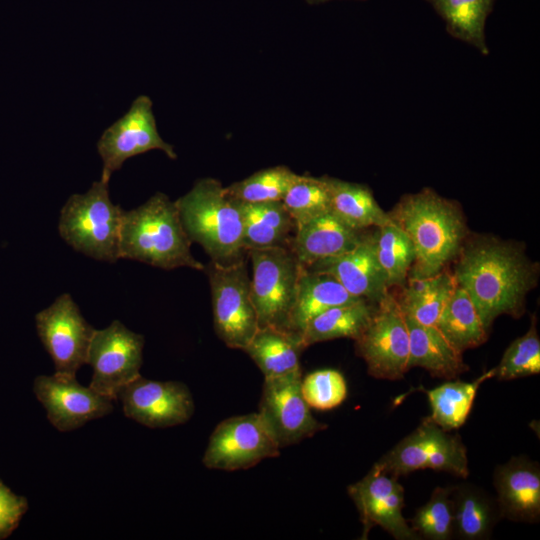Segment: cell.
I'll return each mask as SVG.
<instances>
[{
  "instance_id": "19",
  "label": "cell",
  "mask_w": 540,
  "mask_h": 540,
  "mask_svg": "<svg viewBox=\"0 0 540 540\" xmlns=\"http://www.w3.org/2000/svg\"><path fill=\"white\" fill-rule=\"evenodd\" d=\"M500 518L535 523L540 519V467L526 456L511 457L494 472Z\"/></svg>"
},
{
  "instance_id": "37",
  "label": "cell",
  "mask_w": 540,
  "mask_h": 540,
  "mask_svg": "<svg viewBox=\"0 0 540 540\" xmlns=\"http://www.w3.org/2000/svg\"><path fill=\"white\" fill-rule=\"evenodd\" d=\"M302 395L310 408L330 410L339 406L347 396L344 376L335 369L309 373L301 382Z\"/></svg>"
},
{
  "instance_id": "22",
  "label": "cell",
  "mask_w": 540,
  "mask_h": 540,
  "mask_svg": "<svg viewBox=\"0 0 540 540\" xmlns=\"http://www.w3.org/2000/svg\"><path fill=\"white\" fill-rule=\"evenodd\" d=\"M410 349L408 368L421 367L432 377L455 379L469 370L463 353L456 349L435 326H423L406 317Z\"/></svg>"
},
{
  "instance_id": "5",
  "label": "cell",
  "mask_w": 540,
  "mask_h": 540,
  "mask_svg": "<svg viewBox=\"0 0 540 540\" xmlns=\"http://www.w3.org/2000/svg\"><path fill=\"white\" fill-rule=\"evenodd\" d=\"M124 210L109 196V181L93 182L84 194L71 195L60 212L59 233L76 251L105 262L120 259Z\"/></svg>"
},
{
  "instance_id": "14",
  "label": "cell",
  "mask_w": 540,
  "mask_h": 540,
  "mask_svg": "<svg viewBox=\"0 0 540 540\" xmlns=\"http://www.w3.org/2000/svg\"><path fill=\"white\" fill-rule=\"evenodd\" d=\"M280 449L264 427L258 413L229 417L213 430L202 462L209 469H248Z\"/></svg>"
},
{
  "instance_id": "12",
  "label": "cell",
  "mask_w": 540,
  "mask_h": 540,
  "mask_svg": "<svg viewBox=\"0 0 540 540\" xmlns=\"http://www.w3.org/2000/svg\"><path fill=\"white\" fill-rule=\"evenodd\" d=\"M97 150L103 161L101 179L105 181L127 159L151 150H160L170 159L177 158L174 147L158 132L153 103L147 95L136 97L128 111L104 130Z\"/></svg>"
},
{
  "instance_id": "11",
  "label": "cell",
  "mask_w": 540,
  "mask_h": 540,
  "mask_svg": "<svg viewBox=\"0 0 540 540\" xmlns=\"http://www.w3.org/2000/svg\"><path fill=\"white\" fill-rule=\"evenodd\" d=\"M302 371L264 378L258 415L279 449L297 444L325 430L315 419L302 390Z\"/></svg>"
},
{
  "instance_id": "32",
  "label": "cell",
  "mask_w": 540,
  "mask_h": 540,
  "mask_svg": "<svg viewBox=\"0 0 540 540\" xmlns=\"http://www.w3.org/2000/svg\"><path fill=\"white\" fill-rule=\"evenodd\" d=\"M375 250L387 288L403 287L415 258L408 235L394 222L375 227Z\"/></svg>"
},
{
  "instance_id": "29",
  "label": "cell",
  "mask_w": 540,
  "mask_h": 540,
  "mask_svg": "<svg viewBox=\"0 0 540 540\" xmlns=\"http://www.w3.org/2000/svg\"><path fill=\"white\" fill-rule=\"evenodd\" d=\"M454 534L464 540L487 539L500 519L496 502L482 489L463 483L452 492Z\"/></svg>"
},
{
  "instance_id": "31",
  "label": "cell",
  "mask_w": 540,
  "mask_h": 540,
  "mask_svg": "<svg viewBox=\"0 0 540 540\" xmlns=\"http://www.w3.org/2000/svg\"><path fill=\"white\" fill-rule=\"evenodd\" d=\"M442 17L447 32L488 55L485 24L495 0H426Z\"/></svg>"
},
{
  "instance_id": "13",
  "label": "cell",
  "mask_w": 540,
  "mask_h": 540,
  "mask_svg": "<svg viewBox=\"0 0 540 540\" xmlns=\"http://www.w3.org/2000/svg\"><path fill=\"white\" fill-rule=\"evenodd\" d=\"M39 338L52 358L55 373L76 377L86 364L95 329L82 316L71 295L58 296L35 316Z\"/></svg>"
},
{
  "instance_id": "2",
  "label": "cell",
  "mask_w": 540,
  "mask_h": 540,
  "mask_svg": "<svg viewBox=\"0 0 540 540\" xmlns=\"http://www.w3.org/2000/svg\"><path fill=\"white\" fill-rule=\"evenodd\" d=\"M388 214L413 244L408 278H426L446 269L469 235L458 202L430 188L404 195Z\"/></svg>"
},
{
  "instance_id": "17",
  "label": "cell",
  "mask_w": 540,
  "mask_h": 540,
  "mask_svg": "<svg viewBox=\"0 0 540 540\" xmlns=\"http://www.w3.org/2000/svg\"><path fill=\"white\" fill-rule=\"evenodd\" d=\"M33 390L50 423L61 432L75 430L113 410L111 399L82 386L76 377L40 375L34 380Z\"/></svg>"
},
{
  "instance_id": "30",
  "label": "cell",
  "mask_w": 540,
  "mask_h": 540,
  "mask_svg": "<svg viewBox=\"0 0 540 540\" xmlns=\"http://www.w3.org/2000/svg\"><path fill=\"white\" fill-rule=\"evenodd\" d=\"M460 352L482 345L488 330L466 291L456 285L435 326Z\"/></svg>"
},
{
  "instance_id": "8",
  "label": "cell",
  "mask_w": 540,
  "mask_h": 540,
  "mask_svg": "<svg viewBox=\"0 0 540 540\" xmlns=\"http://www.w3.org/2000/svg\"><path fill=\"white\" fill-rule=\"evenodd\" d=\"M246 262L245 259L220 266L210 261L205 267L211 289L214 330L227 347L240 350L259 329Z\"/></svg>"
},
{
  "instance_id": "21",
  "label": "cell",
  "mask_w": 540,
  "mask_h": 540,
  "mask_svg": "<svg viewBox=\"0 0 540 540\" xmlns=\"http://www.w3.org/2000/svg\"><path fill=\"white\" fill-rule=\"evenodd\" d=\"M365 300L351 295L332 275L301 265L288 332L301 336L306 324L329 308Z\"/></svg>"
},
{
  "instance_id": "36",
  "label": "cell",
  "mask_w": 540,
  "mask_h": 540,
  "mask_svg": "<svg viewBox=\"0 0 540 540\" xmlns=\"http://www.w3.org/2000/svg\"><path fill=\"white\" fill-rule=\"evenodd\" d=\"M493 369L494 377L499 380H513L540 373V339L535 316L531 319L529 330L511 342Z\"/></svg>"
},
{
  "instance_id": "3",
  "label": "cell",
  "mask_w": 540,
  "mask_h": 540,
  "mask_svg": "<svg viewBox=\"0 0 540 540\" xmlns=\"http://www.w3.org/2000/svg\"><path fill=\"white\" fill-rule=\"evenodd\" d=\"M175 201L161 192L130 211H124L120 229V258L171 270H205L191 253Z\"/></svg>"
},
{
  "instance_id": "18",
  "label": "cell",
  "mask_w": 540,
  "mask_h": 540,
  "mask_svg": "<svg viewBox=\"0 0 540 540\" xmlns=\"http://www.w3.org/2000/svg\"><path fill=\"white\" fill-rule=\"evenodd\" d=\"M332 275L351 295L377 304L388 291L375 250V227L352 249L306 267Z\"/></svg>"
},
{
  "instance_id": "6",
  "label": "cell",
  "mask_w": 540,
  "mask_h": 540,
  "mask_svg": "<svg viewBox=\"0 0 540 540\" xmlns=\"http://www.w3.org/2000/svg\"><path fill=\"white\" fill-rule=\"evenodd\" d=\"M375 464L398 478L422 469L447 472L461 478L469 475L467 449L461 437L443 430L430 417H425L414 431Z\"/></svg>"
},
{
  "instance_id": "15",
  "label": "cell",
  "mask_w": 540,
  "mask_h": 540,
  "mask_svg": "<svg viewBox=\"0 0 540 540\" xmlns=\"http://www.w3.org/2000/svg\"><path fill=\"white\" fill-rule=\"evenodd\" d=\"M363 526L366 539L374 526H379L397 540H418L402 514L404 489L398 477L382 471L376 464L359 481L348 486Z\"/></svg>"
},
{
  "instance_id": "27",
  "label": "cell",
  "mask_w": 540,
  "mask_h": 540,
  "mask_svg": "<svg viewBox=\"0 0 540 540\" xmlns=\"http://www.w3.org/2000/svg\"><path fill=\"white\" fill-rule=\"evenodd\" d=\"M494 377L491 369L471 382L450 379L432 389H419L427 395L431 420L445 431H453L463 426L471 412L476 394L481 384Z\"/></svg>"
},
{
  "instance_id": "1",
  "label": "cell",
  "mask_w": 540,
  "mask_h": 540,
  "mask_svg": "<svg viewBox=\"0 0 540 540\" xmlns=\"http://www.w3.org/2000/svg\"><path fill=\"white\" fill-rule=\"evenodd\" d=\"M454 261L456 283L466 291L488 331L500 315H523L539 268L520 244L469 233Z\"/></svg>"
},
{
  "instance_id": "4",
  "label": "cell",
  "mask_w": 540,
  "mask_h": 540,
  "mask_svg": "<svg viewBox=\"0 0 540 540\" xmlns=\"http://www.w3.org/2000/svg\"><path fill=\"white\" fill-rule=\"evenodd\" d=\"M175 203L188 238L201 245L211 262L230 266L246 259L239 201L220 181L199 179Z\"/></svg>"
},
{
  "instance_id": "25",
  "label": "cell",
  "mask_w": 540,
  "mask_h": 540,
  "mask_svg": "<svg viewBox=\"0 0 540 540\" xmlns=\"http://www.w3.org/2000/svg\"><path fill=\"white\" fill-rule=\"evenodd\" d=\"M325 178L329 188L330 212L348 226L365 230L393 222L368 186L327 175Z\"/></svg>"
},
{
  "instance_id": "23",
  "label": "cell",
  "mask_w": 540,
  "mask_h": 540,
  "mask_svg": "<svg viewBox=\"0 0 540 540\" xmlns=\"http://www.w3.org/2000/svg\"><path fill=\"white\" fill-rule=\"evenodd\" d=\"M243 219V244L246 251L290 247L296 223L282 201L240 202Z\"/></svg>"
},
{
  "instance_id": "24",
  "label": "cell",
  "mask_w": 540,
  "mask_h": 540,
  "mask_svg": "<svg viewBox=\"0 0 540 540\" xmlns=\"http://www.w3.org/2000/svg\"><path fill=\"white\" fill-rule=\"evenodd\" d=\"M457 283L448 268L426 278H408L395 298L404 315L423 326L437 320Z\"/></svg>"
},
{
  "instance_id": "20",
  "label": "cell",
  "mask_w": 540,
  "mask_h": 540,
  "mask_svg": "<svg viewBox=\"0 0 540 540\" xmlns=\"http://www.w3.org/2000/svg\"><path fill=\"white\" fill-rule=\"evenodd\" d=\"M365 230L348 226L329 211L296 226L290 248L298 262L308 267L352 249Z\"/></svg>"
},
{
  "instance_id": "26",
  "label": "cell",
  "mask_w": 540,
  "mask_h": 540,
  "mask_svg": "<svg viewBox=\"0 0 540 540\" xmlns=\"http://www.w3.org/2000/svg\"><path fill=\"white\" fill-rule=\"evenodd\" d=\"M300 337L275 327H261L243 349L256 363L264 378H274L301 370L304 350Z\"/></svg>"
},
{
  "instance_id": "7",
  "label": "cell",
  "mask_w": 540,
  "mask_h": 540,
  "mask_svg": "<svg viewBox=\"0 0 540 540\" xmlns=\"http://www.w3.org/2000/svg\"><path fill=\"white\" fill-rule=\"evenodd\" d=\"M250 289L259 328L275 327L288 331L301 270L290 247L251 249Z\"/></svg>"
},
{
  "instance_id": "16",
  "label": "cell",
  "mask_w": 540,
  "mask_h": 540,
  "mask_svg": "<svg viewBox=\"0 0 540 540\" xmlns=\"http://www.w3.org/2000/svg\"><path fill=\"white\" fill-rule=\"evenodd\" d=\"M118 399L128 418L150 428L183 424L195 410L192 394L184 383L154 381L141 375L121 390Z\"/></svg>"
},
{
  "instance_id": "35",
  "label": "cell",
  "mask_w": 540,
  "mask_h": 540,
  "mask_svg": "<svg viewBox=\"0 0 540 540\" xmlns=\"http://www.w3.org/2000/svg\"><path fill=\"white\" fill-rule=\"evenodd\" d=\"M453 488L436 487L410 519V526L419 538L448 540L454 535Z\"/></svg>"
},
{
  "instance_id": "33",
  "label": "cell",
  "mask_w": 540,
  "mask_h": 540,
  "mask_svg": "<svg viewBox=\"0 0 540 540\" xmlns=\"http://www.w3.org/2000/svg\"><path fill=\"white\" fill-rule=\"evenodd\" d=\"M297 173L285 165L259 170L225 187L236 200L247 203L282 201Z\"/></svg>"
},
{
  "instance_id": "10",
  "label": "cell",
  "mask_w": 540,
  "mask_h": 540,
  "mask_svg": "<svg viewBox=\"0 0 540 540\" xmlns=\"http://www.w3.org/2000/svg\"><path fill=\"white\" fill-rule=\"evenodd\" d=\"M144 337L118 320L94 331L86 364L92 367L90 387L117 400L121 390L140 376Z\"/></svg>"
},
{
  "instance_id": "38",
  "label": "cell",
  "mask_w": 540,
  "mask_h": 540,
  "mask_svg": "<svg viewBox=\"0 0 540 540\" xmlns=\"http://www.w3.org/2000/svg\"><path fill=\"white\" fill-rule=\"evenodd\" d=\"M27 510V499L13 493L0 480V540L13 533Z\"/></svg>"
},
{
  "instance_id": "9",
  "label": "cell",
  "mask_w": 540,
  "mask_h": 540,
  "mask_svg": "<svg viewBox=\"0 0 540 540\" xmlns=\"http://www.w3.org/2000/svg\"><path fill=\"white\" fill-rule=\"evenodd\" d=\"M354 341L356 354L365 361L370 376L399 380L409 370V330L391 290L376 304L369 323Z\"/></svg>"
},
{
  "instance_id": "34",
  "label": "cell",
  "mask_w": 540,
  "mask_h": 540,
  "mask_svg": "<svg viewBox=\"0 0 540 540\" xmlns=\"http://www.w3.org/2000/svg\"><path fill=\"white\" fill-rule=\"evenodd\" d=\"M282 203L296 226L330 211V195L324 176L299 175L288 188Z\"/></svg>"
},
{
  "instance_id": "39",
  "label": "cell",
  "mask_w": 540,
  "mask_h": 540,
  "mask_svg": "<svg viewBox=\"0 0 540 540\" xmlns=\"http://www.w3.org/2000/svg\"><path fill=\"white\" fill-rule=\"evenodd\" d=\"M308 4L315 5V4H321L325 2H329L332 0H305ZM355 1H365V0H355Z\"/></svg>"
},
{
  "instance_id": "28",
  "label": "cell",
  "mask_w": 540,
  "mask_h": 540,
  "mask_svg": "<svg viewBox=\"0 0 540 540\" xmlns=\"http://www.w3.org/2000/svg\"><path fill=\"white\" fill-rule=\"evenodd\" d=\"M376 304L359 300L338 305L312 318L305 326L300 339L304 348L323 341L357 339L369 323Z\"/></svg>"
}]
</instances>
